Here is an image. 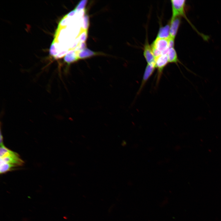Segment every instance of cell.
<instances>
[{
	"label": "cell",
	"instance_id": "12",
	"mask_svg": "<svg viewBox=\"0 0 221 221\" xmlns=\"http://www.w3.org/2000/svg\"><path fill=\"white\" fill-rule=\"evenodd\" d=\"M86 3V1H81V2L79 3L75 9L76 10L79 11V10L80 9H83Z\"/></svg>",
	"mask_w": 221,
	"mask_h": 221
},
{
	"label": "cell",
	"instance_id": "7",
	"mask_svg": "<svg viewBox=\"0 0 221 221\" xmlns=\"http://www.w3.org/2000/svg\"><path fill=\"white\" fill-rule=\"evenodd\" d=\"M143 55L147 64L155 63V57L151 46L149 45L147 41H146L144 47Z\"/></svg>",
	"mask_w": 221,
	"mask_h": 221
},
{
	"label": "cell",
	"instance_id": "15",
	"mask_svg": "<svg viewBox=\"0 0 221 221\" xmlns=\"http://www.w3.org/2000/svg\"><path fill=\"white\" fill-rule=\"evenodd\" d=\"M82 137L83 138H85V137L84 136H83V135H82Z\"/></svg>",
	"mask_w": 221,
	"mask_h": 221
},
{
	"label": "cell",
	"instance_id": "2",
	"mask_svg": "<svg viewBox=\"0 0 221 221\" xmlns=\"http://www.w3.org/2000/svg\"><path fill=\"white\" fill-rule=\"evenodd\" d=\"M172 6V18L182 16L186 19L187 18L185 12V0H172L171 1Z\"/></svg>",
	"mask_w": 221,
	"mask_h": 221
},
{
	"label": "cell",
	"instance_id": "5",
	"mask_svg": "<svg viewBox=\"0 0 221 221\" xmlns=\"http://www.w3.org/2000/svg\"><path fill=\"white\" fill-rule=\"evenodd\" d=\"M155 68V63L147 64L145 69L142 81L137 94H139L141 92L145 84L153 73Z\"/></svg>",
	"mask_w": 221,
	"mask_h": 221
},
{
	"label": "cell",
	"instance_id": "13",
	"mask_svg": "<svg viewBox=\"0 0 221 221\" xmlns=\"http://www.w3.org/2000/svg\"><path fill=\"white\" fill-rule=\"evenodd\" d=\"M175 39L169 37V48H174Z\"/></svg>",
	"mask_w": 221,
	"mask_h": 221
},
{
	"label": "cell",
	"instance_id": "10",
	"mask_svg": "<svg viewBox=\"0 0 221 221\" xmlns=\"http://www.w3.org/2000/svg\"><path fill=\"white\" fill-rule=\"evenodd\" d=\"M167 55L169 63L177 64L178 62H180L176 52L174 48H169Z\"/></svg>",
	"mask_w": 221,
	"mask_h": 221
},
{
	"label": "cell",
	"instance_id": "9",
	"mask_svg": "<svg viewBox=\"0 0 221 221\" xmlns=\"http://www.w3.org/2000/svg\"><path fill=\"white\" fill-rule=\"evenodd\" d=\"M170 24L161 27L159 30L157 37L169 38L170 37Z\"/></svg>",
	"mask_w": 221,
	"mask_h": 221
},
{
	"label": "cell",
	"instance_id": "11",
	"mask_svg": "<svg viewBox=\"0 0 221 221\" xmlns=\"http://www.w3.org/2000/svg\"><path fill=\"white\" fill-rule=\"evenodd\" d=\"M96 53L90 50L87 49L79 51L78 54V57L79 59H83L90 56L95 55Z\"/></svg>",
	"mask_w": 221,
	"mask_h": 221
},
{
	"label": "cell",
	"instance_id": "1",
	"mask_svg": "<svg viewBox=\"0 0 221 221\" xmlns=\"http://www.w3.org/2000/svg\"><path fill=\"white\" fill-rule=\"evenodd\" d=\"M0 157L1 174L21 166L24 163L17 153L9 149L3 144H0Z\"/></svg>",
	"mask_w": 221,
	"mask_h": 221
},
{
	"label": "cell",
	"instance_id": "4",
	"mask_svg": "<svg viewBox=\"0 0 221 221\" xmlns=\"http://www.w3.org/2000/svg\"><path fill=\"white\" fill-rule=\"evenodd\" d=\"M151 47L160 52L161 54H167L169 48V38L157 37Z\"/></svg>",
	"mask_w": 221,
	"mask_h": 221
},
{
	"label": "cell",
	"instance_id": "3",
	"mask_svg": "<svg viewBox=\"0 0 221 221\" xmlns=\"http://www.w3.org/2000/svg\"><path fill=\"white\" fill-rule=\"evenodd\" d=\"M169 63L167 54H161L155 58V67L157 70V83L159 82L163 69Z\"/></svg>",
	"mask_w": 221,
	"mask_h": 221
},
{
	"label": "cell",
	"instance_id": "14",
	"mask_svg": "<svg viewBox=\"0 0 221 221\" xmlns=\"http://www.w3.org/2000/svg\"><path fill=\"white\" fill-rule=\"evenodd\" d=\"M126 144V142L125 141H123L121 144L123 146H125Z\"/></svg>",
	"mask_w": 221,
	"mask_h": 221
},
{
	"label": "cell",
	"instance_id": "8",
	"mask_svg": "<svg viewBox=\"0 0 221 221\" xmlns=\"http://www.w3.org/2000/svg\"><path fill=\"white\" fill-rule=\"evenodd\" d=\"M78 54L75 51L70 50L65 55L64 58V61L68 65L76 61L79 59Z\"/></svg>",
	"mask_w": 221,
	"mask_h": 221
},
{
	"label": "cell",
	"instance_id": "6",
	"mask_svg": "<svg viewBox=\"0 0 221 221\" xmlns=\"http://www.w3.org/2000/svg\"><path fill=\"white\" fill-rule=\"evenodd\" d=\"M181 22L180 17L172 18L170 24V37L175 39Z\"/></svg>",
	"mask_w": 221,
	"mask_h": 221
}]
</instances>
